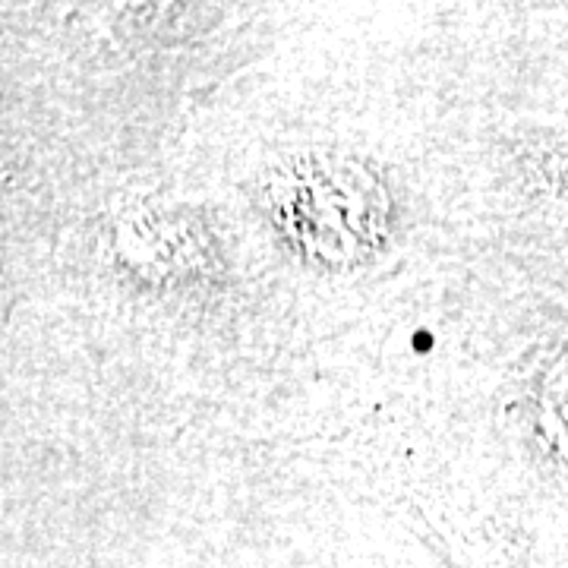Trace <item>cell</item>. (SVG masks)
<instances>
[{"label":"cell","instance_id":"cell-1","mask_svg":"<svg viewBox=\"0 0 568 568\" xmlns=\"http://www.w3.org/2000/svg\"><path fill=\"white\" fill-rule=\"evenodd\" d=\"M268 205L284 237L320 263H361L386 234V196L351 159L291 162L268 183Z\"/></svg>","mask_w":568,"mask_h":568}]
</instances>
